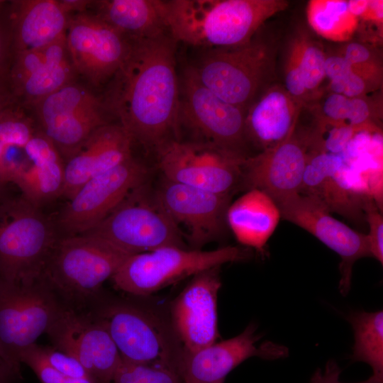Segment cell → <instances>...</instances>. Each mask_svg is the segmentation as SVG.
Instances as JSON below:
<instances>
[{
    "label": "cell",
    "mask_w": 383,
    "mask_h": 383,
    "mask_svg": "<svg viewBox=\"0 0 383 383\" xmlns=\"http://www.w3.org/2000/svg\"><path fill=\"white\" fill-rule=\"evenodd\" d=\"M128 39L126 55L102 99L133 143L156 149L180 127L177 42L168 32Z\"/></svg>",
    "instance_id": "1"
},
{
    "label": "cell",
    "mask_w": 383,
    "mask_h": 383,
    "mask_svg": "<svg viewBox=\"0 0 383 383\" xmlns=\"http://www.w3.org/2000/svg\"><path fill=\"white\" fill-rule=\"evenodd\" d=\"M287 5L279 0H160L172 38L207 48L248 43L267 19Z\"/></svg>",
    "instance_id": "2"
},
{
    "label": "cell",
    "mask_w": 383,
    "mask_h": 383,
    "mask_svg": "<svg viewBox=\"0 0 383 383\" xmlns=\"http://www.w3.org/2000/svg\"><path fill=\"white\" fill-rule=\"evenodd\" d=\"M92 316L108 331L123 360L179 374L184 351L167 306L116 300L102 304Z\"/></svg>",
    "instance_id": "3"
},
{
    "label": "cell",
    "mask_w": 383,
    "mask_h": 383,
    "mask_svg": "<svg viewBox=\"0 0 383 383\" xmlns=\"http://www.w3.org/2000/svg\"><path fill=\"white\" fill-rule=\"evenodd\" d=\"M131 255L99 237L61 236L40 279L64 306L76 310L77 304L97 296L105 281L111 279Z\"/></svg>",
    "instance_id": "4"
},
{
    "label": "cell",
    "mask_w": 383,
    "mask_h": 383,
    "mask_svg": "<svg viewBox=\"0 0 383 383\" xmlns=\"http://www.w3.org/2000/svg\"><path fill=\"white\" fill-rule=\"evenodd\" d=\"M61 237L55 221L22 195L0 200V278L13 284L40 280Z\"/></svg>",
    "instance_id": "5"
},
{
    "label": "cell",
    "mask_w": 383,
    "mask_h": 383,
    "mask_svg": "<svg viewBox=\"0 0 383 383\" xmlns=\"http://www.w3.org/2000/svg\"><path fill=\"white\" fill-rule=\"evenodd\" d=\"M250 255L238 246L213 250L164 247L131 255L111 280L119 291L134 296H148L206 270L245 260Z\"/></svg>",
    "instance_id": "6"
},
{
    "label": "cell",
    "mask_w": 383,
    "mask_h": 383,
    "mask_svg": "<svg viewBox=\"0 0 383 383\" xmlns=\"http://www.w3.org/2000/svg\"><path fill=\"white\" fill-rule=\"evenodd\" d=\"M101 238L131 254L187 248L183 234L146 182L132 190L97 226L81 234Z\"/></svg>",
    "instance_id": "7"
},
{
    "label": "cell",
    "mask_w": 383,
    "mask_h": 383,
    "mask_svg": "<svg viewBox=\"0 0 383 383\" xmlns=\"http://www.w3.org/2000/svg\"><path fill=\"white\" fill-rule=\"evenodd\" d=\"M30 109L39 129L65 162L95 130L109 123L102 97L77 80L40 99Z\"/></svg>",
    "instance_id": "8"
},
{
    "label": "cell",
    "mask_w": 383,
    "mask_h": 383,
    "mask_svg": "<svg viewBox=\"0 0 383 383\" xmlns=\"http://www.w3.org/2000/svg\"><path fill=\"white\" fill-rule=\"evenodd\" d=\"M64 305L42 281L13 284L0 278V350L20 365V357L47 333Z\"/></svg>",
    "instance_id": "9"
},
{
    "label": "cell",
    "mask_w": 383,
    "mask_h": 383,
    "mask_svg": "<svg viewBox=\"0 0 383 383\" xmlns=\"http://www.w3.org/2000/svg\"><path fill=\"white\" fill-rule=\"evenodd\" d=\"M270 54L262 43L252 39L241 45L209 48L192 66L201 82L217 96L247 110L267 79Z\"/></svg>",
    "instance_id": "10"
},
{
    "label": "cell",
    "mask_w": 383,
    "mask_h": 383,
    "mask_svg": "<svg viewBox=\"0 0 383 383\" xmlns=\"http://www.w3.org/2000/svg\"><path fill=\"white\" fill-rule=\"evenodd\" d=\"M155 150L167 180L224 194H231L242 184V165L246 157L214 144L172 139Z\"/></svg>",
    "instance_id": "11"
},
{
    "label": "cell",
    "mask_w": 383,
    "mask_h": 383,
    "mask_svg": "<svg viewBox=\"0 0 383 383\" xmlns=\"http://www.w3.org/2000/svg\"><path fill=\"white\" fill-rule=\"evenodd\" d=\"M246 110L220 99L187 67L179 84V123L201 140L247 157Z\"/></svg>",
    "instance_id": "12"
},
{
    "label": "cell",
    "mask_w": 383,
    "mask_h": 383,
    "mask_svg": "<svg viewBox=\"0 0 383 383\" xmlns=\"http://www.w3.org/2000/svg\"><path fill=\"white\" fill-rule=\"evenodd\" d=\"M147 167L133 156L86 182L57 218L60 236L83 234L102 221L134 189L146 182Z\"/></svg>",
    "instance_id": "13"
},
{
    "label": "cell",
    "mask_w": 383,
    "mask_h": 383,
    "mask_svg": "<svg viewBox=\"0 0 383 383\" xmlns=\"http://www.w3.org/2000/svg\"><path fill=\"white\" fill-rule=\"evenodd\" d=\"M274 202L281 218L306 230L339 255L338 289L346 296L351 288L355 262L372 257L367 235L333 218L328 208L313 196L296 193Z\"/></svg>",
    "instance_id": "14"
},
{
    "label": "cell",
    "mask_w": 383,
    "mask_h": 383,
    "mask_svg": "<svg viewBox=\"0 0 383 383\" xmlns=\"http://www.w3.org/2000/svg\"><path fill=\"white\" fill-rule=\"evenodd\" d=\"M65 41L78 77L91 87L109 82L129 46L126 37L90 11L70 16Z\"/></svg>",
    "instance_id": "15"
},
{
    "label": "cell",
    "mask_w": 383,
    "mask_h": 383,
    "mask_svg": "<svg viewBox=\"0 0 383 383\" xmlns=\"http://www.w3.org/2000/svg\"><path fill=\"white\" fill-rule=\"evenodd\" d=\"M46 334L54 348L76 358L95 383H113L122 358L108 331L92 315L64 306Z\"/></svg>",
    "instance_id": "16"
},
{
    "label": "cell",
    "mask_w": 383,
    "mask_h": 383,
    "mask_svg": "<svg viewBox=\"0 0 383 383\" xmlns=\"http://www.w3.org/2000/svg\"><path fill=\"white\" fill-rule=\"evenodd\" d=\"M220 270L218 266L194 275L167 306L170 323L184 357L218 338L217 299L222 284Z\"/></svg>",
    "instance_id": "17"
},
{
    "label": "cell",
    "mask_w": 383,
    "mask_h": 383,
    "mask_svg": "<svg viewBox=\"0 0 383 383\" xmlns=\"http://www.w3.org/2000/svg\"><path fill=\"white\" fill-rule=\"evenodd\" d=\"M156 195L179 226L187 231L191 249L201 250L218 238L226 223L231 194L214 193L164 179Z\"/></svg>",
    "instance_id": "18"
},
{
    "label": "cell",
    "mask_w": 383,
    "mask_h": 383,
    "mask_svg": "<svg viewBox=\"0 0 383 383\" xmlns=\"http://www.w3.org/2000/svg\"><path fill=\"white\" fill-rule=\"evenodd\" d=\"M314 141L315 136L300 138L294 129L274 148L244 160L242 184L265 192L274 201L299 193Z\"/></svg>",
    "instance_id": "19"
},
{
    "label": "cell",
    "mask_w": 383,
    "mask_h": 383,
    "mask_svg": "<svg viewBox=\"0 0 383 383\" xmlns=\"http://www.w3.org/2000/svg\"><path fill=\"white\" fill-rule=\"evenodd\" d=\"M77 77L65 35L45 47L15 53L8 80L18 101L30 109Z\"/></svg>",
    "instance_id": "20"
},
{
    "label": "cell",
    "mask_w": 383,
    "mask_h": 383,
    "mask_svg": "<svg viewBox=\"0 0 383 383\" xmlns=\"http://www.w3.org/2000/svg\"><path fill=\"white\" fill-rule=\"evenodd\" d=\"M260 338L256 325L250 323L239 335L184 356L179 375L184 383H219L250 357L275 360L288 355L284 346L270 341L258 345Z\"/></svg>",
    "instance_id": "21"
},
{
    "label": "cell",
    "mask_w": 383,
    "mask_h": 383,
    "mask_svg": "<svg viewBox=\"0 0 383 383\" xmlns=\"http://www.w3.org/2000/svg\"><path fill=\"white\" fill-rule=\"evenodd\" d=\"M133 140L118 123L95 130L79 150L65 162L61 196L70 199L88 180L132 157Z\"/></svg>",
    "instance_id": "22"
},
{
    "label": "cell",
    "mask_w": 383,
    "mask_h": 383,
    "mask_svg": "<svg viewBox=\"0 0 383 383\" xmlns=\"http://www.w3.org/2000/svg\"><path fill=\"white\" fill-rule=\"evenodd\" d=\"M8 10L13 55L45 47L62 38L71 16L57 0L13 1Z\"/></svg>",
    "instance_id": "23"
},
{
    "label": "cell",
    "mask_w": 383,
    "mask_h": 383,
    "mask_svg": "<svg viewBox=\"0 0 383 383\" xmlns=\"http://www.w3.org/2000/svg\"><path fill=\"white\" fill-rule=\"evenodd\" d=\"M344 157L340 154L314 150L305 169L301 194L318 199L331 211L359 221L361 197L350 191L343 179Z\"/></svg>",
    "instance_id": "24"
},
{
    "label": "cell",
    "mask_w": 383,
    "mask_h": 383,
    "mask_svg": "<svg viewBox=\"0 0 383 383\" xmlns=\"http://www.w3.org/2000/svg\"><path fill=\"white\" fill-rule=\"evenodd\" d=\"M30 167L16 184L26 199L41 207L61 196L65 161L53 143L38 129L26 145Z\"/></svg>",
    "instance_id": "25"
},
{
    "label": "cell",
    "mask_w": 383,
    "mask_h": 383,
    "mask_svg": "<svg viewBox=\"0 0 383 383\" xmlns=\"http://www.w3.org/2000/svg\"><path fill=\"white\" fill-rule=\"evenodd\" d=\"M279 210L265 192L249 189L230 204L226 223L242 245L262 252L274 232L279 219Z\"/></svg>",
    "instance_id": "26"
},
{
    "label": "cell",
    "mask_w": 383,
    "mask_h": 383,
    "mask_svg": "<svg viewBox=\"0 0 383 383\" xmlns=\"http://www.w3.org/2000/svg\"><path fill=\"white\" fill-rule=\"evenodd\" d=\"M295 105L284 90L272 89L246 111L245 135L262 151L283 142L295 128Z\"/></svg>",
    "instance_id": "27"
},
{
    "label": "cell",
    "mask_w": 383,
    "mask_h": 383,
    "mask_svg": "<svg viewBox=\"0 0 383 383\" xmlns=\"http://www.w3.org/2000/svg\"><path fill=\"white\" fill-rule=\"evenodd\" d=\"M87 11L128 38H154L168 32L160 0L91 1Z\"/></svg>",
    "instance_id": "28"
},
{
    "label": "cell",
    "mask_w": 383,
    "mask_h": 383,
    "mask_svg": "<svg viewBox=\"0 0 383 383\" xmlns=\"http://www.w3.org/2000/svg\"><path fill=\"white\" fill-rule=\"evenodd\" d=\"M346 318L354 332L352 361L365 362L372 374L383 377V311H353Z\"/></svg>",
    "instance_id": "29"
},
{
    "label": "cell",
    "mask_w": 383,
    "mask_h": 383,
    "mask_svg": "<svg viewBox=\"0 0 383 383\" xmlns=\"http://www.w3.org/2000/svg\"><path fill=\"white\" fill-rule=\"evenodd\" d=\"M312 28L323 37L345 39L356 26V17L345 1H312L308 7Z\"/></svg>",
    "instance_id": "30"
},
{
    "label": "cell",
    "mask_w": 383,
    "mask_h": 383,
    "mask_svg": "<svg viewBox=\"0 0 383 383\" xmlns=\"http://www.w3.org/2000/svg\"><path fill=\"white\" fill-rule=\"evenodd\" d=\"M39 129L31 109L19 102L0 117V166L5 153L12 147H24Z\"/></svg>",
    "instance_id": "31"
},
{
    "label": "cell",
    "mask_w": 383,
    "mask_h": 383,
    "mask_svg": "<svg viewBox=\"0 0 383 383\" xmlns=\"http://www.w3.org/2000/svg\"><path fill=\"white\" fill-rule=\"evenodd\" d=\"M113 383H184L173 370L133 364L122 360Z\"/></svg>",
    "instance_id": "32"
},
{
    "label": "cell",
    "mask_w": 383,
    "mask_h": 383,
    "mask_svg": "<svg viewBox=\"0 0 383 383\" xmlns=\"http://www.w3.org/2000/svg\"><path fill=\"white\" fill-rule=\"evenodd\" d=\"M298 65L306 90L316 89L325 77V55L315 45H307L303 50L296 48Z\"/></svg>",
    "instance_id": "33"
},
{
    "label": "cell",
    "mask_w": 383,
    "mask_h": 383,
    "mask_svg": "<svg viewBox=\"0 0 383 383\" xmlns=\"http://www.w3.org/2000/svg\"><path fill=\"white\" fill-rule=\"evenodd\" d=\"M362 212L369 226V240L372 257L383 264V218L377 202L369 196H362Z\"/></svg>",
    "instance_id": "34"
},
{
    "label": "cell",
    "mask_w": 383,
    "mask_h": 383,
    "mask_svg": "<svg viewBox=\"0 0 383 383\" xmlns=\"http://www.w3.org/2000/svg\"><path fill=\"white\" fill-rule=\"evenodd\" d=\"M20 362L27 365L41 383H66L67 377L51 367L44 357L42 347L34 344L20 357Z\"/></svg>",
    "instance_id": "35"
},
{
    "label": "cell",
    "mask_w": 383,
    "mask_h": 383,
    "mask_svg": "<svg viewBox=\"0 0 383 383\" xmlns=\"http://www.w3.org/2000/svg\"><path fill=\"white\" fill-rule=\"evenodd\" d=\"M42 351L48 364L63 376L69 378L90 377L74 357L55 348L42 347Z\"/></svg>",
    "instance_id": "36"
},
{
    "label": "cell",
    "mask_w": 383,
    "mask_h": 383,
    "mask_svg": "<svg viewBox=\"0 0 383 383\" xmlns=\"http://www.w3.org/2000/svg\"><path fill=\"white\" fill-rule=\"evenodd\" d=\"M4 1L0 3V6ZM13 58V48L9 10L0 9V80L8 79Z\"/></svg>",
    "instance_id": "37"
},
{
    "label": "cell",
    "mask_w": 383,
    "mask_h": 383,
    "mask_svg": "<svg viewBox=\"0 0 383 383\" xmlns=\"http://www.w3.org/2000/svg\"><path fill=\"white\" fill-rule=\"evenodd\" d=\"M351 110V98L333 93L325 100L323 112L331 125H347Z\"/></svg>",
    "instance_id": "38"
},
{
    "label": "cell",
    "mask_w": 383,
    "mask_h": 383,
    "mask_svg": "<svg viewBox=\"0 0 383 383\" xmlns=\"http://www.w3.org/2000/svg\"><path fill=\"white\" fill-rule=\"evenodd\" d=\"M333 128L326 140L319 139L321 150L334 154H340L353 138L355 128L345 124L332 125Z\"/></svg>",
    "instance_id": "39"
},
{
    "label": "cell",
    "mask_w": 383,
    "mask_h": 383,
    "mask_svg": "<svg viewBox=\"0 0 383 383\" xmlns=\"http://www.w3.org/2000/svg\"><path fill=\"white\" fill-rule=\"evenodd\" d=\"M330 87L335 94H342L348 98H355L364 92L365 82L353 69L342 78L331 82Z\"/></svg>",
    "instance_id": "40"
},
{
    "label": "cell",
    "mask_w": 383,
    "mask_h": 383,
    "mask_svg": "<svg viewBox=\"0 0 383 383\" xmlns=\"http://www.w3.org/2000/svg\"><path fill=\"white\" fill-rule=\"evenodd\" d=\"M340 367L334 360H329L323 370L318 369L310 383H345L340 381ZM355 383H383V377L372 374L367 379Z\"/></svg>",
    "instance_id": "41"
},
{
    "label": "cell",
    "mask_w": 383,
    "mask_h": 383,
    "mask_svg": "<svg viewBox=\"0 0 383 383\" xmlns=\"http://www.w3.org/2000/svg\"><path fill=\"white\" fill-rule=\"evenodd\" d=\"M291 59L285 77L287 92L291 96H300L306 91V89L298 65L296 48Z\"/></svg>",
    "instance_id": "42"
},
{
    "label": "cell",
    "mask_w": 383,
    "mask_h": 383,
    "mask_svg": "<svg viewBox=\"0 0 383 383\" xmlns=\"http://www.w3.org/2000/svg\"><path fill=\"white\" fill-rule=\"evenodd\" d=\"M352 70L351 65L343 56H331L325 60V76L331 82L342 78Z\"/></svg>",
    "instance_id": "43"
},
{
    "label": "cell",
    "mask_w": 383,
    "mask_h": 383,
    "mask_svg": "<svg viewBox=\"0 0 383 383\" xmlns=\"http://www.w3.org/2000/svg\"><path fill=\"white\" fill-rule=\"evenodd\" d=\"M370 114L367 102L359 98H351V110L347 125L355 128L363 127L369 119Z\"/></svg>",
    "instance_id": "44"
},
{
    "label": "cell",
    "mask_w": 383,
    "mask_h": 383,
    "mask_svg": "<svg viewBox=\"0 0 383 383\" xmlns=\"http://www.w3.org/2000/svg\"><path fill=\"white\" fill-rule=\"evenodd\" d=\"M343 57L354 68L367 62L370 58V52L364 45L352 43L346 47Z\"/></svg>",
    "instance_id": "45"
},
{
    "label": "cell",
    "mask_w": 383,
    "mask_h": 383,
    "mask_svg": "<svg viewBox=\"0 0 383 383\" xmlns=\"http://www.w3.org/2000/svg\"><path fill=\"white\" fill-rule=\"evenodd\" d=\"M20 365L9 360L0 350V383H13L19 374Z\"/></svg>",
    "instance_id": "46"
},
{
    "label": "cell",
    "mask_w": 383,
    "mask_h": 383,
    "mask_svg": "<svg viewBox=\"0 0 383 383\" xmlns=\"http://www.w3.org/2000/svg\"><path fill=\"white\" fill-rule=\"evenodd\" d=\"M18 102L8 79L0 80V117L9 107Z\"/></svg>",
    "instance_id": "47"
},
{
    "label": "cell",
    "mask_w": 383,
    "mask_h": 383,
    "mask_svg": "<svg viewBox=\"0 0 383 383\" xmlns=\"http://www.w3.org/2000/svg\"><path fill=\"white\" fill-rule=\"evenodd\" d=\"M348 3L349 11L356 17L367 13L370 1H350Z\"/></svg>",
    "instance_id": "48"
},
{
    "label": "cell",
    "mask_w": 383,
    "mask_h": 383,
    "mask_svg": "<svg viewBox=\"0 0 383 383\" xmlns=\"http://www.w3.org/2000/svg\"><path fill=\"white\" fill-rule=\"evenodd\" d=\"M66 383H95L90 377L84 378H69L67 377Z\"/></svg>",
    "instance_id": "49"
},
{
    "label": "cell",
    "mask_w": 383,
    "mask_h": 383,
    "mask_svg": "<svg viewBox=\"0 0 383 383\" xmlns=\"http://www.w3.org/2000/svg\"><path fill=\"white\" fill-rule=\"evenodd\" d=\"M2 190L1 188H0V193H1V191ZM1 199V196H0V200Z\"/></svg>",
    "instance_id": "50"
},
{
    "label": "cell",
    "mask_w": 383,
    "mask_h": 383,
    "mask_svg": "<svg viewBox=\"0 0 383 383\" xmlns=\"http://www.w3.org/2000/svg\"><path fill=\"white\" fill-rule=\"evenodd\" d=\"M224 382H219V383H223Z\"/></svg>",
    "instance_id": "51"
},
{
    "label": "cell",
    "mask_w": 383,
    "mask_h": 383,
    "mask_svg": "<svg viewBox=\"0 0 383 383\" xmlns=\"http://www.w3.org/2000/svg\"><path fill=\"white\" fill-rule=\"evenodd\" d=\"M2 1H0V3Z\"/></svg>",
    "instance_id": "52"
}]
</instances>
